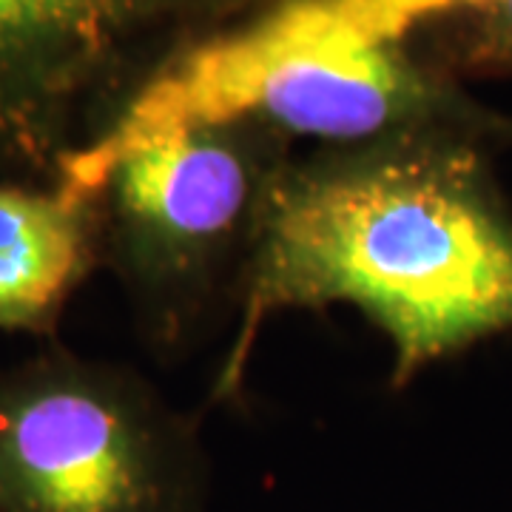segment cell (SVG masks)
I'll return each instance as SVG.
<instances>
[{"label":"cell","instance_id":"obj_1","mask_svg":"<svg viewBox=\"0 0 512 512\" xmlns=\"http://www.w3.org/2000/svg\"><path fill=\"white\" fill-rule=\"evenodd\" d=\"M239 328L217 396L259 328L350 305L393 348V387L512 330V214L481 148L447 126L342 146L276 171L237 282Z\"/></svg>","mask_w":512,"mask_h":512},{"label":"cell","instance_id":"obj_2","mask_svg":"<svg viewBox=\"0 0 512 512\" xmlns=\"http://www.w3.org/2000/svg\"><path fill=\"white\" fill-rule=\"evenodd\" d=\"M0 512H205L200 444L134 373L43 353L0 373Z\"/></svg>","mask_w":512,"mask_h":512},{"label":"cell","instance_id":"obj_3","mask_svg":"<svg viewBox=\"0 0 512 512\" xmlns=\"http://www.w3.org/2000/svg\"><path fill=\"white\" fill-rule=\"evenodd\" d=\"M282 165L274 128L245 117L154 137L103 177L94 194L103 262L165 342L183 336L225 265L237 254L245 262Z\"/></svg>","mask_w":512,"mask_h":512},{"label":"cell","instance_id":"obj_4","mask_svg":"<svg viewBox=\"0 0 512 512\" xmlns=\"http://www.w3.org/2000/svg\"><path fill=\"white\" fill-rule=\"evenodd\" d=\"M191 0H0V180L57 183L109 126L148 37Z\"/></svg>","mask_w":512,"mask_h":512},{"label":"cell","instance_id":"obj_5","mask_svg":"<svg viewBox=\"0 0 512 512\" xmlns=\"http://www.w3.org/2000/svg\"><path fill=\"white\" fill-rule=\"evenodd\" d=\"M441 94L393 46H350L299 55L274 66L237 120H256L276 134L362 146L399 131L439 126Z\"/></svg>","mask_w":512,"mask_h":512},{"label":"cell","instance_id":"obj_6","mask_svg":"<svg viewBox=\"0 0 512 512\" xmlns=\"http://www.w3.org/2000/svg\"><path fill=\"white\" fill-rule=\"evenodd\" d=\"M100 262L97 197L60 180H0V330L52 333Z\"/></svg>","mask_w":512,"mask_h":512},{"label":"cell","instance_id":"obj_7","mask_svg":"<svg viewBox=\"0 0 512 512\" xmlns=\"http://www.w3.org/2000/svg\"><path fill=\"white\" fill-rule=\"evenodd\" d=\"M461 60L478 72H512V0H493L470 15Z\"/></svg>","mask_w":512,"mask_h":512},{"label":"cell","instance_id":"obj_8","mask_svg":"<svg viewBox=\"0 0 512 512\" xmlns=\"http://www.w3.org/2000/svg\"><path fill=\"white\" fill-rule=\"evenodd\" d=\"M490 3H493V0H484V6H490Z\"/></svg>","mask_w":512,"mask_h":512}]
</instances>
